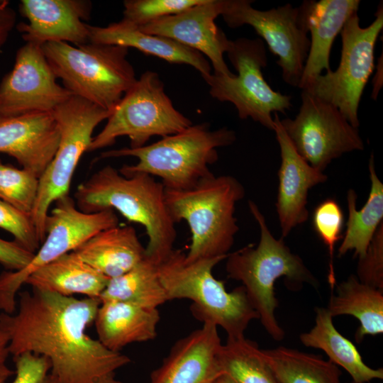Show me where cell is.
Returning a JSON list of instances; mask_svg holds the SVG:
<instances>
[{
	"label": "cell",
	"instance_id": "1",
	"mask_svg": "<svg viewBox=\"0 0 383 383\" xmlns=\"http://www.w3.org/2000/svg\"><path fill=\"white\" fill-rule=\"evenodd\" d=\"M100 304L34 289L18 293L15 312L0 313L9 354L45 357L59 383H123L116 374L130 357L87 333Z\"/></svg>",
	"mask_w": 383,
	"mask_h": 383
},
{
	"label": "cell",
	"instance_id": "2",
	"mask_svg": "<svg viewBox=\"0 0 383 383\" xmlns=\"http://www.w3.org/2000/svg\"><path fill=\"white\" fill-rule=\"evenodd\" d=\"M165 190L162 182L149 174L124 176L106 165L77 187L74 200L84 213L116 210L128 221L143 226L148 237L145 256L158 265L174 250L177 238Z\"/></svg>",
	"mask_w": 383,
	"mask_h": 383
},
{
	"label": "cell",
	"instance_id": "3",
	"mask_svg": "<svg viewBox=\"0 0 383 383\" xmlns=\"http://www.w3.org/2000/svg\"><path fill=\"white\" fill-rule=\"evenodd\" d=\"M250 213L260 228V240L256 247L249 244L228 253L226 270L229 278L243 284L252 306L261 324L276 341L284 339L285 332L275 316L278 300L275 297L274 283L285 277L293 285L318 284L302 259L293 253L283 238L277 239L271 233L263 214L257 204L250 200Z\"/></svg>",
	"mask_w": 383,
	"mask_h": 383
},
{
	"label": "cell",
	"instance_id": "4",
	"mask_svg": "<svg viewBox=\"0 0 383 383\" xmlns=\"http://www.w3.org/2000/svg\"><path fill=\"white\" fill-rule=\"evenodd\" d=\"M245 194L243 185L231 175L212 174L187 189H165L172 221H185L190 230L187 261L228 256L239 230L235 205Z\"/></svg>",
	"mask_w": 383,
	"mask_h": 383
},
{
	"label": "cell",
	"instance_id": "5",
	"mask_svg": "<svg viewBox=\"0 0 383 383\" xmlns=\"http://www.w3.org/2000/svg\"><path fill=\"white\" fill-rule=\"evenodd\" d=\"M227 257L187 261L182 250H173L157 266L168 301L189 299L194 316L220 326L227 339L244 337L249 323L258 319L243 286L226 291L213 275V267Z\"/></svg>",
	"mask_w": 383,
	"mask_h": 383
},
{
	"label": "cell",
	"instance_id": "6",
	"mask_svg": "<svg viewBox=\"0 0 383 383\" xmlns=\"http://www.w3.org/2000/svg\"><path fill=\"white\" fill-rule=\"evenodd\" d=\"M235 140L234 131L227 128L211 131L204 123L192 125L150 145L103 152L101 157H135L137 163L123 165L118 170L121 174L144 173L160 177L165 189H187L213 174L209 166L218 159L217 148Z\"/></svg>",
	"mask_w": 383,
	"mask_h": 383
},
{
	"label": "cell",
	"instance_id": "7",
	"mask_svg": "<svg viewBox=\"0 0 383 383\" xmlns=\"http://www.w3.org/2000/svg\"><path fill=\"white\" fill-rule=\"evenodd\" d=\"M43 52L57 78L74 96L111 111L136 82L128 48L88 43L48 42Z\"/></svg>",
	"mask_w": 383,
	"mask_h": 383
},
{
	"label": "cell",
	"instance_id": "8",
	"mask_svg": "<svg viewBox=\"0 0 383 383\" xmlns=\"http://www.w3.org/2000/svg\"><path fill=\"white\" fill-rule=\"evenodd\" d=\"M111 112L74 95L52 112L60 131L59 144L39 178L30 214L40 244L45 238V220L51 204L69 195L74 172L82 155L88 152L94 130Z\"/></svg>",
	"mask_w": 383,
	"mask_h": 383
},
{
	"label": "cell",
	"instance_id": "9",
	"mask_svg": "<svg viewBox=\"0 0 383 383\" xmlns=\"http://www.w3.org/2000/svg\"><path fill=\"white\" fill-rule=\"evenodd\" d=\"M192 122L173 106L159 74L145 71L116 104L104 128L92 138L88 152L115 143L127 136L130 148L145 145L152 136L179 133Z\"/></svg>",
	"mask_w": 383,
	"mask_h": 383
},
{
	"label": "cell",
	"instance_id": "10",
	"mask_svg": "<svg viewBox=\"0 0 383 383\" xmlns=\"http://www.w3.org/2000/svg\"><path fill=\"white\" fill-rule=\"evenodd\" d=\"M226 53L238 74L202 77L210 87L211 96L232 103L241 119L251 118L274 131L272 113H284L290 109L292 97L273 90L265 80L262 70L267 66V57L263 40L247 38L231 40Z\"/></svg>",
	"mask_w": 383,
	"mask_h": 383
},
{
	"label": "cell",
	"instance_id": "11",
	"mask_svg": "<svg viewBox=\"0 0 383 383\" xmlns=\"http://www.w3.org/2000/svg\"><path fill=\"white\" fill-rule=\"evenodd\" d=\"M382 28V3L367 27L360 26L357 13L353 14L340 32L342 49L338 68L317 76L301 89L335 106L357 128L360 101L374 69V47Z\"/></svg>",
	"mask_w": 383,
	"mask_h": 383
},
{
	"label": "cell",
	"instance_id": "12",
	"mask_svg": "<svg viewBox=\"0 0 383 383\" xmlns=\"http://www.w3.org/2000/svg\"><path fill=\"white\" fill-rule=\"evenodd\" d=\"M118 225V218L113 209L86 213L77 208L70 195L56 201L45 220V240L30 263L21 270L0 274V310L8 314L15 312L17 294L35 271L74 250L98 232Z\"/></svg>",
	"mask_w": 383,
	"mask_h": 383
},
{
	"label": "cell",
	"instance_id": "13",
	"mask_svg": "<svg viewBox=\"0 0 383 383\" xmlns=\"http://www.w3.org/2000/svg\"><path fill=\"white\" fill-rule=\"evenodd\" d=\"M299 111L280 123L298 154L323 172L343 154L362 150L364 143L353 127L331 104L302 90Z\"/></svg>",
	"mask_w": 383,
	"mask_h": 383
},
{
	"label": "cell",
	"instance_id": "14",
	"mask_svg": "<svg viewBox=\"0 0 383 383\" xmlns=\"http://www.w3.org/2000/svg\"><path fill=\"white\" fill-rule=\"evenodd\" d=\"M252 1L223 0L221 16L231 28L252 26L278 57L285 83L299 87L310 48L300 21L299 7L287 4L267 11L252 6Z\"/></svg>",
	"mask_w": 383,
	"mask_h": 383
},
{
	"label": "cell",
	"instance_id": "15",
	"mask_svg": "<svg viewBox=\"0 0 383 383\" xmlns=\"http://www.w3.org/2000/svg\"><path fill=\"white\" fill-rule=\"evenodd\" d=\"M57 79L42 45L26 43L0 83V116L52 112L73 96Z\"/></svg>",
	"mask_w": 383,
	"mask_h": 383
},
{
	"label": "cell",
	"instance_id": "16",
	"mask_svg": "<svg viewBox=\"0 0 383 383\" xmlns=\"http://www.w3.org/2000/svg\"><path fill=\"white\" fill-rule=\"evenodd\" d=\"M222 3L223 0H205L179 13L138 27L145 33L170 38L199 52L211 61L213 74L232 77L235 74L223 58L231 40L215 23L221 14Z\"/></svg>",
	"mask_w": 383,
	"mask_h": 383
},
{
	"label": "cell",
	"instance_id": "17",
	"mask_svg": "<svg viewBox=\"0 0 383 383\" xmlns=\"http://www.w3.org/2000/svg\"><path fill=\"white\" fill-rule=\"evenodd\" d=\"M91 4L84 0H22L19 12L28 19L17 28L26 43L43 45L65 42L73 45L89 43L88 24Z\"/></svg>",
	"mask_w": 383,
	"mask_h": 383
},
{
	"label": "cell",
	"instance_id": "18",
	"mask_svg": "<svg viewBox=\"0 0 383 383\" xmlns=\"http://www.w3.org/2000/svg\"><path fill=\"white\" fill-rule=\"evenodd\" d=\"M59 140L52 112L0 116V152L13 157L38 178L52 161Z\"/></svg>",
	"mask_w": 383,
	"mask_h": 383
},
{
	"label": "cell",
	"instance_id": "19",
	"mask_svg": "<svg viewBox=\"0 0 383 383\" xmlns=\"http://www.w3.org/2000/svg\"><path fill=\"white\" fill-rule=\"evenodd\" d=\"M274 131L281 152L276 209L284 238L295 227L308 220L309 192L314 186L325 182L328 177L298 154L284 131L277 113H274Z\"/></svg>",
	"mask_w": 383,
	"mask_h": 383
},
{
	"label": "cell",
	"instance_id": "20",
	"mask_svg": "<svg viewBox=\"0 0 383 383\" xmlns=\"http://www.w3.org/2000/svg\"><path fill=\"white\" fill-rule=\"evenodd\" d=\"M221 345L218 327L203 323L174 344L151 372L150 383H213L223 374L218 362Z\"/></svg>",
	"mask_w": 383,
	"mask_h": 383
},
{
	"label": "cell",
	"instance_id": "21",
	"mask_svg": "<svg viewBox=\"0 0 383 383\" xmlns=\"http://www.w3.org/2000/svg\"><path fill=\"white\" fill-rule=\"evenodd\" d=\"M359 0L304 1L299 6L300 21L311 34L310 48L299 88L323 70H331L330 54L333 43L350 17L357 13Z\"/></svg>",
	"mask_w": 383,
	"mask_h": 383
},
{
	"label": "cell",
	"instance_id": "22",
	"mask_svg": "<svg viewBox=\"0 0 383 383\" xmlns=\"http://www.w3.org/2000/svg\"><path fill=\"white\" fill-rule=\"evenodd\" d=\"M88 30L91 43L133 48L170 63L192 66L201 77L211 74L209 62L199 52L170 38L145 33L123 18L105 27L88 24Z\"/></svg>",
	"mask_w": 383,
	"mask_h": 383
},
{
	"label": "cell",
	"instance_id": "23",
	"mask_svg": "<svg viewBox=\"0 0 383 383\" xmlns=\"http://www.w3.org/2000/svg\"><path fill=\"white\" fill-rule=\"evenodd\" d=\"M160 319L157 309L106 300L101 301L94 323L98 340L108 349L120 352L129 344L155 339Z\"/></svg>",
	"mask_w": 383,
	"mask_h": 383
},
{
	"label": "cell",
	"instance_id": "24",
	"mask_svg": "<svg viewBox=\"0 0 383 383\" xmlns=\"http://www.w3.org/2000/svg\"><path fill=\"white\" fill-rule=\"evenodd\" d=\"M73 251L98 272L113 279L140 262L145 257V248L133 226L118 225L98 232Z\"/></svg>",
	"mask_w": 383,
	"mask_h": 383
},
{
	"label": "cell",
	"instance_id": "25",
	"mask_svg": "<svg viewBox=\"0 0 383 383\" xmlns=\"http://www.w3.org/2000/svg\"><path fill=\"white\" fill-rule=\"evenodd\" d=\"M109 279L72 251L35 271L24 284L65 296L82 294L99 299Z\"/></svg>",
	"mask_w": 383,
	"mask_h": 383
},
{
	"label": "cell",
	"instance_id": "26",
	"mask_svg": "<svg viewBox=\"0 0 383 383\" xmlns=\"http://www.w3.org/2000/svg\"><path fill=\"white\" fill-rule=\"evenodd\" d=\"M313 327L299 335L304 346L323 350L334 365L343 368L355 383L383 379V369L367 365L355 345L338 331L326 308L316 307Z\"/></svg>",
	"mask_w": 383,
	"mask_h": 383
},
{
	"label": "cell",
	"instance_id": "27",
	"mask_svg": "<svg viewBox=\"0 0 383 383\" xmlns=\"http://www.w3.org/2000/svg\"><path fill=\"white\" fill-rule=\"evenodd\" d=\"M326 309L333 318L350 315L358 320L357 343L383 333V290L360 282L354 274L336 286Z\"/></svg>",
	"mask_w": 383,
	"mask_h": 383
},
{
	"label": "cell",
	"instance_id": "28",
	"mask_svg": "<svg viewBox=\"0 0 383 383\" xmlns=\"http://www.w3.org/2000/svg\"><path fill=\"white\" fill-rule=\"evenodd\" d=\"M371 188L365 205L356 209L357 194L353 189L347 193L348 218L346 231L338 250V257L353 250L354 257H362L383 219V184L377 175L374 156L369 160Z\"/></svg>",
	"mask_w": 383,
	"mask_h": 383
},
{
	"label": "cell",
	"instance_id": "29",
	"mask_svg": "<svg viewBox=\"0 0 383 383\" xmlns=\"http://www.w3.org/2000/svg\"><path fill=\"white\" fill-rule=\"evenodd\" d=\"M260 354L279 383H341L338 367L319 355L285 347Z\"/></svg>",
	"mask_w": 383,
	"mask_h": 383
},
{
	"label": "cell",
	"instance_id": "30",
	"mask_svg": "<svg viewBox=\"0 0 383 383\" xmlns=\"http://www.w3.org/2000/svg\"><path fill=\"white\" fill-rule=\"evenodd\" d=\"M99 300L124 301L145 309H157L168 301L157 265L145 256L125 274L110 279Z\"/></svg>",
	"mask_w": 383,
	"mask_h": 383
},
{
	"label": "cell",
	"instance_id": "31",
	"mask_svg": "<svg viewBox=\"0 0 383 383\" xmlns=\"http://www.w3.org/2000/svg\"><path fill=\"white\" fill-rule=\"evenodd\" d=\"M218 362L222 373L235 383H279L257 345L245 336L227 339L219 350Z\"/></svg>",
	"mask_w": 383,
	"mask_h": 383
},
{
	"label": "cell",
	"instance_id": "32",
	"mask_svg": "<svg viewBox=\"0 0 383 383\" xmlns=\"http://www.w3.org/2000/svg\"><path fill=\"white\" fill-rule=\"evenodd\" d=\"M39 178L30 172L4 164L0 159V199L31 214L38 190Z\"/></svg>",
	"mask_w": 383,
	"mask_h": 383
},
{
	"label": "cell",
	"instance_id": "33",
	"mask_svg": "<svg viewBox=\"0 0 383 383\" xmlns=\"http://www.w3.org/2000/svg\"><path fill=\"white\" fill-rule=\"evenodd\" d=\"M343 223L344 216L342 209L333 199H327L323 201L313 211V228L328 250V282L332 289L336 285L333 267L335 245L341 238Z\"/></svg>",
	"mask_w": 383,
	"mask_h": 383
},
{
	"label": "cell",
	"instance_id": "34",
	"mask_svg": "<svg viewBox=\"0 0 383 383\" xmlns=\"http://www.w3.org/2000/svg\"><path fill=\"white\" fill-rule=\"evenodd\" d=\"M205 0H126L123 19L141 26L157 19L179 13Z\"/></svg>",
	"mask_w": 383,
	"mask_h": 383
},
{
	"label": "cell",
	"instance_id": "35",
	"mask_svg": "<svg viewBox=\"0 0 383 383\" xmlns=\"http://www.w3.org/2000/svg\"><path fill=\"white\" fill-rule=\"evenodd\" d=\"M0 228L10 233L14 241L35 253L40 248L35 226L30 214L0 199Z\"/></svg>",
	"mask_w": 383,
	"mask_h": 383
},
{
	"label": "cell",
	"instance_id": "36",
	"mask_svg": "<svg viewBox=\"0 0 383 383\" xmlns=\"http://www.w3.org/2000/svg\"><path fill=\"white\" fill-rule=\"evenodd\" d=\"M357 278L383 290V223L375 232L364 256L358 258Z\"/></svg>",
	"mask_w": 383,
	"mask_h": 383
},
{
	"label": "cell",
	"instance_id": "37",
	"mask_svg": "<svg viewBox=\"0 0 383 383\" xmlns=\"http://www.w3.org/2000/svg\"><path fill=\"white\" fill-rule=\"evenodd\" d=\"M14 379L11 383H59L50 372V363L45 357L30 353L14 356Z\"/></svg>",
	"mask_w": 383,
	"mask_h": 383
},
{
	"label": "cell",
	"instance_id": "38",
	"mask_svg": "<svg viewBox=\"0 0 383 383\" xmlns=\"http://www.w3.org/2000/svg\"><path fill=\"white\" fill-rule=\"evenodd\" d=\"M34 253L27 250L16 241L0 238V264L9 271H18L26 267Z\"/></svg>",
	"mask_w": 383,
	"mask_h": 383
},
{
	"label": "cell",
	"instance_id": "39",
	"mask_svg": "<svg viewBox=\"0 0 383 383\" xmlns=\"http://www.w3.org/2000/svg\"><path fill=\"white\" fill-rule=\"evenodd\" d=\"M16 20L15 11L9 1L0 0V48L7 41Z\"/></svg>",
	"mask_w": 383,
	"mask_h": 383
},
{
	"label": "cell",
	"instance_id": "40",
	"mask_svg": "<svg viewBox=\"0 0 383 383\" xmlns=\"http://www.w3.org/2000/svg\"><path fill=\"white\" fill-rule=\"evenodd\" d=\"M9 343V335L0 323V375L10 377L14 374L6 364L9 354L8 346Z\"/></svg>",
	"mask_w": 383,
	"mask_h": 383
},
{
	"label": "cell",
	"instance_id": "41",
	"mask_svg": "<svg viewBox=\"0 0 383 383\" xmlns=\"http://www.w3.org/2000/svg\"><path fill=\"white\" fill-rule=\"evenodd\" d=\"M213 383H235L230 377L225 374L220 375Z\"/></svg>",
	"mask_w": 383,
	"mask_h": 383
},
{
	"label": "cell",
	"instance_id": "42",
	"mask_svg": "<svg viewBox=\"0 0 383 383\" xmlns=\"http://www.w3.org/2000/svg\"><path fill=\"white\" fill-rule=\"evenodd\" d=\"M9 377L4 375H0V383H6Z\"/></svg>",
	"mask_w": 383,
	"mask_h": 383
},
{
	"label": "cell",
	"instance_id": "43",
	"mask_svg": "<svg viewBox=\"0 0 383 383\" xmlns=\"http://www.w3.org/2000/svg\"><path fill=\"white\" fill-rule=\"evenodd\" d=\"M350 383H355V382H350Z\"/></svg>",
	"mask_w": 383,
	"mask_h": 383
}]
</instances>
